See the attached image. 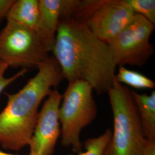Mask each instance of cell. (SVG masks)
Wrapping results in <instances>:
<instances>
[{
    "instance_id": "obj_1",
    "label": "cell",
    "mask_w": 155,
    "mask_h": 155,
    "mask_svg": "<svg viewBox=\"0 0 155 155\" xmlns=\"http://www.w3.org/2000/svg\"><path fill=\"white\" fill-rule=\"evenodd\" d=\"M63 79L84 81L98 94L107 93L116 74V63L107 43L84 22L61 20L52 51Z\"/></svg>"
},
{
    "instance_id": "obj_2",
    "label": "cell",
    "mask_w": 155,
    "mask_h": 155,
    "mask_svg": "<svg viewBox=\"0 0 155 155\" xmlns=\"http://www.w3.org/2000/svg\"><path fill=\"white\" fill-rule=\"evenodd\" d=\"M38 72L16 94H7L8 103L0 113V144L5 150L18 151L29 145L39 116V107L52 88L63 79L59 64L49 56Z\"/></svg>"
},
{
    "instance_id": "obj_3",
    "label": "cell",
    "mask_w": 155,
    "mask_h": 155,
    "mask_svg": "<svg viewBox=\"0 0 155 155\" xmlns=\"http://www.w3.org/2000/svg\"><path fill=\"white\" fill-rule=\"evenodd\" d=\"M113 131L102 155H143L146 139L132 90L116 79L107 91Z\"/></svg>"
},
{
    "instance_id": "obj_4",
    "label": "cell",
    "mask_w": 155,
    "mask_h": 155,
    "mask_svg": "<svg viewBox=\"0 0 155 155\" xmlns=\"http://www.w3.org/2000/svg\"><path fill=\"white\" fill-rule=\"evenodd\" d=\"M93 91L89 83L75 81L68 82L62 95L59 110L61 144L64 147H72L74 152H82L81 132L93 122L97 116Z\"/></svg>"
},
{
    "instance_id": "obj_5",
    "label": "cell",
    "mask_w": 155,
    "mask_h": 155,
    "mask_svg": "<svg viewBox=\"0 0 155 155\" xmlns=\"http://www.w3.org/2000/svg\"><path fill=\"white\" fill-rule=\"evenodd\" d=\"M49 57L36 32L17 22L7 20L0 32V60L8 67L37 68Z\"/></svg>"
},
{
    "instance_id": "obj_6",
    "label": "cell",
    "mask_w": 155,
    "mask_h": 155,
    "mask_svg": "<svg viewBox=\"0 0 155 155\" xmlns=\"http://www.w3.org/2000/svg\"><path fill=\"white\" fill-rule=\"evenodd\" d=\"M155 24L144 17L134 14L121 32L107 44L117 66H143L154 53L150 37Z\"/></svg>"
},
{
    "instance_id": "obj_7",
    "label": "cell",
    "mask_w": 155,
    "mask_h": 155,
    "mask_svg": "<svg viewBox=\"0 0 155 155\" xmlns=\"http://www.w3.org/2000/svg\"><path fill=\"white\" fill-rule=\"evenodd\" d=\"M62 95L58 89H52L39 112L33 136L29 144L31 154H53L61 135L59 110Z\"/></svg>"
},
{
    "instance_id": "obj_8",
    "label": "cell",
    "mask_w": 155,
    "mask_h": 155,
    "mask_svg": "<svg viewBox=\"0 0 155 155\" xmlns=\"http://www.w3.org/2000/svg\"><path fill=\"white\" fill-rule=\"evenodd\" d=\"M134 13L120 0H104L84 22L98 38L108 43L121 32Z\"/></svg>"
},
{
    "instance_id": "obj_9",
    "label": "cell",
    "mask_w": 155,
    "mask_h": 155,
    "mask_svg": "<svg viewBox=\"0 0 155 155\" xmlns=\"http://www.w3.org/2000/svg\"><path fill=\"white\" fill-rule=\"evenodd\" d=\"M39 16L35 32L45 51L52 52L60 20L64 16L67 0H39Z\"/></svg>"
},
{
    "instance_id": "obj_10",
    "label": "cell",
    "mask_w": 155,
    "mask_h": 155,
    "mask_svg": "<svg viewBox=\"0 0 155 155\" xmlns=\"http://www.w3.org/2000/svg\"><path fill=\"white\" fill-rule=\"evenodd\" d=\"M145 139L155 140V91L150 94L132 90Z\"/></svg>"
},
{
    "instance_id": "obj_11",
    "label": "cell",
    "mask_w": 155,
    "mask_h": 155,
    "mask_svg": "<svg viewBox=\"0 0 155 155\" xmlns=\"http://www.w3.org/2000/svg\"><path fill=\"white\" fill-rule=\"evenodd\" d=\"M39 16V0H15L6 19L35 31Z\"/></svg>"
},
{
    "instance_id": "obj_12",
    "label": "cell",
    "mask_w": 155,
    "mask_h": 155,
    "mask_svg": "<svg viewBox=\"0 0 155 155\" xmlns=\"http://www.w3.org/2000/svg\"><path fill=\"white\" fill-rule=\"evenodd\" d=\"M115 79L118 83L125 84L137 89L155 88L154 81L140 72L120 66Z\"/></svg>"
},
{
    "instance_id": "obj_13",
    "label": "cell",
    "mask_w": 155,
    "mask_h": 155,
    "mask_svg": "<svg viewBox=\"0 0 155 155\" xmlns=\"http://www.w3.org/2000/svg\"><path fill=\"white\" fill-rule=\"evenodd\" d=\"M111 134L110 129H107L100 136L86 140L83 145L84 151L79 155H102L110 140Z\"/></svg>"
},
{
    "instance_id": "obj_14",
    "label": "cell",
    "mask_w": 155,
    "mask_h": 155,
    "mask_svg": "<svg viewBox=\"0 0 155 155\" xmlns=\"http://www.w3.org/2000/svg\"><path fill=\"white\" fill-rule=\"evenodd\" d=\"M122 4L129 7L134 14L144 17L155 24V0H120Z\"/></svg>"
},
{
    "instance_id": "obj_15",
    "label": "cell",
    "mask_w": 155,
    "mask_h": 155,
    "mask_svg": "<svg viewBox=\"0 0 155 155\" xmlns=\"http://www.w3.org/2000/svg\"><path fill=\"white\" fill-rule=\"evenodd\" d=\"M9 67L5 63L0 60V93L2 90L8 86L9 84L15 81L18 78L25 75V74L28 71L27 69L22 68L20 71L13 75L10 78L4 77V74L6 70Z\"/></svg>"
},
{
    "instance_id": "obj_16",
    "label": "cell",
    "mask_w": 155,
    "mask_h": 155,
    "mask_svg": "<svg viewBox=\"0 0 155 155\" xmlns=\"http://www.w3.org/2000/svg\"><path fill=\"white\" fill-rule=\"evenodd\" d=\"M15 0H0V22L6 18Z\"/></svg>"
},
{
    "instance_id": "obj_17",
    "label": "cell",
    "mask_w": 155,
    "mask_h": 155,
    "mask_svg": "<svg viewBox=\"0 0 155 155\" xmlns=\"http://www.w3.org/2000/svg\"><path fill=\"white\" fill-rule=\"evenodd\" d=\"M143 155H155V140H145Z\"/></svg>"
},
{
    "instance_id": "obj_18",
    "label": "cell",
    "mask_w": 155,
    "mask_h": 155,
    "mask_svg": "<svg viewBox=\"0 0 155 155\" xmlns=\"http://www.w3.org/2000/svg\"><path fill=\"white\" fill-rule=\"evenodd\" d=\"M0 155H12V154H10V153H6V152H4L1 150H0ZM29 155H33L29 153Z\"/></svg>"
}]
</instances>
